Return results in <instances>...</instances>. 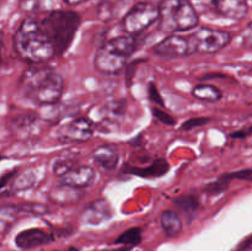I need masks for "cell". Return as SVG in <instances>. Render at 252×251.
Returning <instances> with one entry per match:
<instances>
[{
  "mask_svg": "<svg viewBox=\"0 0 252 251\" xmlns=\"http://www.w3.org/2000/svg\"><path fill=\"white\" fill-rule=\"evenodd\" d=\"M64 79L48 66H31L22 73L19 91L26 100L38 106L54 105L64 93Z\"/></svg>",
  "mask_w": 252,
  "mask_h": 251,
  "instance_id": "cell-1",
  "label": "cell"
},
{
  "mask_svg": "<svg viewBox=\"0 0 252 251\" xmlns=\"http://www.w3.org/2000/svg\"><path fill=\"white\" fill-rule=\"evenodd\" d=\"M14 47L20 58L32 64L46 63L58 56L36 16H27L20 24L15 32Z\"/></svg>",
  "mask_w": 252,
  "mask_h": 251,
  "instance_id": "cell-2",
  "label": "cell"
},
{
  "mask_svg": "<svg viewBox=\"0 0 252 251\" xmlns=\"http://www.w3.org/2000/svg\"><path fill=\"white\" fill-rule=\"evenodd\" d=\"M42 29L53 43L57 54L62 56L73 43L80 26V16L70 10H53L38 17Z\"/></svg>",
  "mask_w": 252,
  "mask_h": 251,
  "instance_id": "cell-3",
  "label": "cell"
},
{
  "mask_svg": "<svg viewBox=\"0 0 252 251\" xmlns=\"http://www.w3.org/2000/svg\"><path fill=\"white\" fill-rule=\"evenodd\" d=\"M135 49L137 42L130 34L108 39L96 52L94 58L95 68L106 75H115L127 65Z\"/></svg>",
  "mask_w": 252,
  "mask_h": 251,
  "instance_id": "cell-4",
  "label": "cell"
},
{
  "mask_svg": "<svg viewBox=\"0 0 252 251\" xmlns=\"http://www.w3.org/2000/svg\"><path fill=\"white\" fill-rule=\"evenodd\" d=\"M159 27L167 33H179L198 26L199 16L189 0H162L159 5Z\"/></svg>",
  "mask_w": 252,
  "mask_h": 251,
  "instance_id": "cell-5",
  "label": "cell"
},
{
  "mask_svg": "<svg viewBox=\"0 0 252 251\" xmlns=\"http://www.w3.org/2000/svg\"><path fill=\"white\" fill-rule=\"evenodd\" d=\"M159 19V6L149 1H140L133 5L122 20V27L128 34L135 36L145 31Z\"/></svg>",
  "mask_w": 252,
  "mask_h": 251,
  "instance_id": "cell-6",
  "label": "cell"
},
{
  "mask_svg": "<svg viewBox=\"0 0 252 251\" xmlns=\"http://www.w3.org/2000/svg\"><path fill=\"white\" fill-rule=\"evenodd\" d=\"M231 33L228 31L212 27H201L189 36L193 44L194 53L213 54L225 48L231 42Z\"/></svg>",
  "mask_w": 252,
  "mask_h": 251,
  "instance_id": "cell-7",
  "label": "cell"
},
{
  "mask_svg": "<svg viewBox=\"0 0 252 251\" xmlns=\"http://www.w3.org/2000/svg\"><path fill=\"white\" fill-rule=\"evenodd\" d=\"M155 54L164 58H182L194 53L193 44L189 37L171 34L166 37L153 48Z\"/></svg>",
  "mask_w": 252,
  "mask_h": 251,
  "instance_id": "cell-8",
  "label": "cell"
},
{
  "mask_svg": "<svg viewBox=\"0 0 252 251\" xmlns=\"http://www.w3.org/2000/svg\"><path fill=\"white\" fill-rule=\"evenodd\" d=\"M95 126L89 118L78 117L63 126L61 129V137L66 142H86L93 137Z\"/></svg>",
  "mask_w": 252,
  "mask_h": 251,
  "instance_id": "cell-9",
  "label": "cell"
},
{
  "mask_svg": "<svg viewBox=\"0 0 252 251\" xmlns=\"http://www.w3.org/2000/svg\"><path fill=\"white\" fill-rule=\"evenodd\" d=\"M96 179L95 170L88 165H78L71 167L69 171L59 177V184L68 185L74 188H85L91 186Z\"/></svg>",
  "mask_w": 252,
  "mask_h": 251,
  "instance_id": "cell-10",
  "label": "cell"
},
{
  "mask_svg": "<svg viewBox=\"0 0 252 251\" xmlns=\"http://www.w3.org/2000/svg\"><path fill=\"white\" fill-rule=\"evenodd\" d=\"M112 207L107 199L100 198L91 202L81 213V220L88 225H100L112 217Z\"/></svg>",
  "mask_w": 252,
  "mask_h": 251,
  "instance_id": "cell-11",
  "label": "cell"
},
{
  "mask_svg": "<svg viewBox=\"0 0 252 251\" xmlns=\"http://www.w3.org/2000/svg\"><path fill=\"white\" fill-rule=\"evenodd\" d=\"M54 240V236L48 231L39 228H31L26 230L20 231L15 238V244L17 248L30 250V249L38 248V246L46 245Z\"/></svg>",
  "mask_w": 252,
  "mask_h": 251,
  "instance_id": "cell-12",
  "label": "cell"
},
{
  "mask_svg": "<svg viewBox=\"0 0 252 251\" xmlns=\"http://www.w3.org/2000/svg\"><path fill=\"white\" fill-rule=\"evenodd\" d=\"M47 197H48V201L53 204L71 206V204L78 203L83 198V189L74 188L68 185L58 184L49 189Z\"/></svg>",
  "mask_w": 252,
  "mask_h": 251,
  "instance_id": "cell-13",
  "label": "cell"
},
{
  "mask_svg": "<svg viewBox=\"0 0 252 251\" xmlns=\"http://www.w3.org/2000/svg\"><path fill=\"white\" fill-rule=\"evenodd\" d=\"M212 5L219 15L231 20H243L249 11L246 0H212Z\"/></svg>",
  "mask_w": 252,
  "mask_h": 251,
  "instance_id": "cell-14",
  "label": "cell"
},
{
  "mask_svg": "<svg viewBox=\"0 0 252 251\" xmlns=\"http://www.w3.org/2000/svg\"><path fill=\"white\" fill-rule=\"evenodd\" d=\"M93 157L102 169L115 170L120 162V154L117 149L111 144H102L96 148L93 153Z\"/></svg>",
  "mask_w": 252,
  "mask_h": 251,
  "instance_id": "cell-15",
  "label": "cell"
},
{
  "mask_svg": "<svg viewBox=\"0 0 252 251\" xmlns=\"http://www.w3.org/2000/svg\"><path fill=\"white\" fill-rule=\"evenodd\" d=\"M39 118L33 115H20L11 121L12 132L16 135H26L38 132Z\"/></svg>",
  "mask_w": 252,
  "mask_h": 251,
  "instance_id": "cell-16",
  "label": "cell"
},
{
  "mask_svg": "<svg viewBox=\"0 0 252 251\" xmlns=\"http://www.w3.org/2000/svg\"><path fill=\"white\" fill-rule=\"evenodd\" d=\"M160 221H161L162 230L167 238H175L181 234L184 224H182V219L177 214V212L172 211V209H166L161 213Z\"/></svg>",
  "mask_w": 252,
  "mask_h": 251,
  "instance_id": "cell-17",
  "label": "cell"
},
{
  "mask_svg": "<svg viewBox=\"0 0 252 251\" xmlns=\"http://www.w3.org/2000/svg\"><path fill=\"white\" fill-rule=\"evenodd\" d=\"M127 0H101L97 5L96 15L101 21H111L118 16Z\"/></svg>",
  "mask_w": 252,
  "mask_h": 251,
  "instance_id": "cell-18",
  "label": "cell"
},
{
  "mask_svg": "<svg viewBox=\"0 0 252 251\" xmlns=\"http://www.w3.org/2000/svg\"><path fill=\"white\" fill-rule=\"evenodd\" d=\"M170 170L169 162L165 159H158L154 162L149 165L147 167H134V169H130V174L137 175L140 177H160L164 176L167 171Z\"/></svg>",
  "mask_w": 252,
  "mask_h": 251,
  "instance_id": "cell-19",
  "label": "cell"
},
{
  "mask_svg": "<svg viewBox=\"0 0 252 251\" xmlns=\"http://www.w3.org/2000/svg\"><path fill=\"white\" fill-rule=\"evenodd\" d=\"M192 96L204 102H217L223 98V93L212 84H198L192 89Z\"/></svg>",
  "mask_w": 252,
  "mask_h": 251,
  "instance_id": "cell-20",
  "label": "cell"
},
{
  "mask_svg": "<svg viewBox=\"0 0 252 251\" xmlns=\"http://www.w3.org/2000/svg\"><path fill=\"white\" fill-rule=\"evenodd\" d=\"M127 106L126 100H113L106 103L102 110V118L106 122H118L123 117Z\"/></svg>",
  "mask_w": 252,
  "mask_h": 251,
  "instance_id": "cell-21",
  "label": "cell"
},
{
  "mask_svg": "<svg viewBox=\"0 0 252 251\" xmlns=\"http://www.w3.org/2000/svg\"><path fill=\"white\" fill-rule=\"evenodd\" d=\"M174 203L182 213L189 217H193L199 208V198L194 194H185V196L177 197L174 199Z\"/></svg>",
  "mask_w": 252,
  "mask_h": 251,
  "instance_id": "cell-22",
  "label": "cell"
},
{
  "mask_svg": "<svg viewBox=\"0 0 252 251\" xmlns=\"http://www.w3.org/2000/svg\"><path fill=\"white\" fill-rule=\"evenodd\" d=\"M142 241V229L140 228H130L128 230L123 231L115 243L117 245L127 246V248H133V246L138 245Z\"/></svg>",
  "mask_w": 252,
  "mask_h": 251,
  "instance_id": "cell-23",
  "label": "cell"
},
{
  "mask_svg": "<svg viewBox=\"0 0 252 251\" xmlns=\"http://www.w3.org/2000/svg\"><path fill=\"white\" fill-rule=\"evenodd\" d=\"M37 181V175L32 171H26L19 175L14 182H12V189L14 191H25L33 186Z\"/></svg>",
  "mask_w": 252,
  "mask_h": 251,
  "instance_id": "cell-24",
  "label": "cell"
},
{
  "mask_svg": "<svg viewBox=\"0 0 252 251\" xmlns=\"http://www.w3.org/2000/svg\"><path fill=\"white\" fill-rule=\"evenodd\" d=\"M229 182H230V180L226 177V175H223V176L219 177L218 180H216L214 182L209 184L208 186H207L206 192L209 194H214V196H216V194L221 193V192H224L226 188H228Z\"/></svg>",
  "mask_w": 252,
  "mask_h": 251,
  "instance_id": "cell-25",
  "label": "cell"
},
{
  "mask_svg": "<svg viewBox=\"0 0 252 251\" xmlns=\"http://www.w3.org/2000/svg\"><path fill=\"white\" fill-rule=\"evenodd\" d=\"M76 162L74 161V160L71 159H63V160H58V161L54 162L53 165V174L56 175V176L61 177L62 175L65 174L66 171H69V170L71 169L73 166H75Z\"/></svg>",
  "mask_w": 252,
  "mask_h": 251,
  "instance_id": "cell-26",
  "label": "cell"
},
{
  "mask_svg": "<svg viewBox=\"0 0 252 251\" xmlns=\"http://www.w3.org/2000/svg\"><path fill=\"white\" fill-rule=\"evenodd\" d=\"M41 7V0H19V9L25 14H34Z\"/></svg>",
  "mask_w": 252,
  "mask_h": 251,
  "instance_id": "cell-27",
  "label": "cell"
},
{
  "mask_svg": "<svg viewBox=\"0 0 252 251\" xmlns=\"http://www.w3.org/2000/svg\"><path fill=\"white\" fill-rule=\"evenodd\" d=\"M211 122V118L209 117H194V118H189L187 120L186 122L182 123L181 129L184 130H191L193 128H198L201 126H204L206 123Z\"/></svg>",
  "mask_w": 252,
  "mask_h": 251,
  "instance_id": "cell-28",
  "label": "cell"
},
{
  "mask_svg": "<svg viewBox=\"0 0 252 251\" xmlns=\"http://www.w3.org/2000/svg\"><path fill=\"white\" fill-rule=\"evenodd\" d=\"M153 115H154V117L157 118V120L165 123V125L172 126L176 123V120H175L171 115H169V113L165 112V111L159 110V108H153Z\"/></svg>",
  "mask_w": 252,
  "mask_h": 251,
  "instance_id": "cell-29",
  "label": "cell"
},
{
  "mask_svg": "<svg viewBox=\"0 0 252 251\" xmlns=\"http://www.w3.org/2000/svg\"><path fill=\"white\" fill-rule=\"evenodd\" d=\"M148 95H149V98L155 105L164 106V100H162L161 95H160L159 89L157 88L154 83H150L149 86H148Z\"/></svg>",
  "mask_w": 252,
  "mask_h": 251,
  "instance_id": "cell-30",
  "label": "cell"
},
{
  "mask_svg": "<svg viewBox=\"0 0 252 251\" xmlns=\"http://www.w3.org/2000/svg\"><path fill=\"white\" fill-rule=\"evenodd\" d=\"M229 180L239 179V180H248V181H252V169L240 170V171L231 172V174H225Z\"/></svg>",
  "mask_w": 252,
  "mask_h": 251,
  "instance_id": "cell-31",
  "label": "cell"
},
{
  "mask_svg": "<svg viewBox=\"0 0 252 251\" xmlns=\"http://www.w3.org/2000/svg\"><path fill=\"white\" fill-rule=\"evenodd\" d=\"M241 37H243L244 46L248 47V48H252V21L246 25L243 33H241Z\"/></svg>",
  "mask_w": 252,
  "mask_h": 251,
  "instance_id": "cell-32",
  "label": "cell"
},
{
  "mask_svg": "<svg viewBox=\"0 0 252 251\" xmlns=\"http://www.w3.org/2000/svg\"><path fill=\"white\" fill-rule=\"evenodd\" d=\"M251 248H252V235L249 236V238H246L245 240H244L243 243L238 246L236 251H246Z\"/></svg>",
  "mask_w": 252,
  "mask_h": 251,
  "instance_id": "cell-33",
  "label": "cell"
},
{
  "mask_svg": "<svg viewBox=\"0 0 252 251\" xmlns=\"http://www.w3.org/2000/svg\"><path fill=\"white\" fill-rule=\"evenodd\" d=\"M64 2H65L66 5H69V6H76V5H80L83 4V2H86L88 0H63Z\"/></svg>",
  "mask_w": 252,
  "mask_h": 251,
  "instance_id": "cell-34",
  "label": "cell"
},
{
  "mask_svg": "<svg viewBox=\"0 0 252 251\" xmlns=\"http://www.w3.org/2000/svg\"><path fill=\"white\" fill-rule=\"evenodd\" d=\"M251 133H252V128H250L249 130H246V132H235V133H233V134H231V137H233V138H244V137H246L248 134H251Z\"/></svg>",
  "mask_w": 252,
  "mask_h": 251,
  "instance_id": "cell-35",
  "label": "cell"
},
{
  "mask_svg": "<svg viewBox=\"0 0 252 251\" xmlns=\"http://www.w3.org/2000/svg\"><path fill=\"white\" fill-rule=\"evenodd\" d=\"M2 47H4V34L0 31V68H1L2 63Z\"/></svg>",
  "mask_w": 252,
  "mask_h": 251,
  "instance_id": "cell-36",
  "label": "cell"
}]
</instances>
